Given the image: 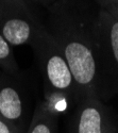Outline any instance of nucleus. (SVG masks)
<instances>
[{"mask_svg":"<svg viewBox=\"0 0 118 133\" xmlns=\"http://www.w3.org/2000/svg\"><path fill=\"white\" fill-rule=\"evenodd\" d=\"M96 25L82 13L78 0H59L47 8L44 26L67 60L82 99L95 96L98 76Z\"/></svg>","mask_w":118,"mask_h":133,"instance_id":"obj_1","label":"nucleus"},{"mask_svg":"<svg viewBox=\"0 0 118 133\" xmlns=\"http://www.w3.org/2000/svg\"><path fill=\"white\" fill-rule=\"evenodd\" d=\"M31 46L44 81L45 101L59 115L67 110L71 100L79 98L77 83L60 46L45 26L39 30Z\"/></svg>","mask_w":118,"mask_h":133,"instance_id":"obj_2","label":"nucleus"},{"mask_svg":"<svg viewBox=\"0 0 118 133\" xmlns=\"http://www.w3.org/2000/svg\"><path fill=\"white\" fill-rule=\"evenodd\" d=\"M43 26L24 0L0 3V33L12 46L32 45Z\"/></svg>","mask_w":118,"mask_h":133,"instance_id":"obj_3","label":"nucleus"},{"mask_svg":"<svg viewBox=\"0 0 118 133\" xmlns=\"http://www.w3.org/2000/svg\"><path fill=\"white\" fill-rule=\"evenodd\" d=\"M9 76L4 74L0 78V117L24 133L23 125L27 111L25 96Z\"/></svg>","mask_w":118,"mask_h":133,"instance_id":"obj_4","label":"nucleus"},{"mask_svg":"<svg viewBox=\"0 0 118 133\" xmlns=\"http://www.w3.org/2000/svg\"><path fill=\"white\" fill-rule=\"evenodd\" d=\"M101 103L95 96L82 99L73 116L70 133H105V121Z\"/></svg>","mask_w":118,"mask_h":133,"instance_id":"obj_5","label":"nucleus"},{"mask_svg":"<svg viewBox=\"0 0 118 133\" xmlns=\"http://www.w3.org/2000/svg\"><path fill=\"white\" fill-rule=\"evenodd\" d=\"M98 49H103L118 71V20L106 11L99 15L96 25Z\"/></svg>","mask_w":118,"mask_h":133,"instance_id":"obj_6","label":"nucleus"},{"mask_svg":"<svg viewBox=\"0 0 118 133\" xmlns=\"http://www.w3.org/2000/svg\"><path fill=\"white\" fill-rule=\"evenodd\" d=\"M58 117L45 100L41 101L36 105L26 133H57Z\"/></svg>","mask_w":118,"mask_h":133,"instance_id":"obj_7","label":"nucleus"},{"mask_svg":"<svg viewBox=\"0 0 118 133\" xmlns=\"http://www.w3.org/2000/svg\"><path fill=\"white\" fill-rule=\"evenodd\" d=\"M12 45L0 33V68L10 76H15L18 70V64L14 57Z\"/></svg>","mask_w":118,"mask_h":133,"instance_id":"obj_8","label":"nucleus"},{"mask_svg":"<svg viewBox=\"0 0 118 133\" xmlns=\"http://www.w3.org/2000/svg\"><path fill=\"white\" fill-rule=\"evenodd\" d=\"M0 133H21V132L0 117Z\"/></svg>","mask_w":118,"mask_h":133,"instance_id":"obj_9","label":"nucleus"},{"mask_svg":"<svg viewBox=\"0 0 118 133\" xmlns=\"http://www.w3.org/2000/svg\"><path fill=\"white\" fill-rule=\"evenodd\" d=\"M106 12L110 13L115 19L118 20V0H112L111 3L108 6Z\"/></svg>","mask_w":118,"mask_h":133,"instance_id":"obj_10","label":"nucleus"},{"mask_svg":"<svg viewBox=\"0 0 118 133\" xmlns=\"http://www.w3.org/2000/svg\"><path fill=\"white\" fill-rule=\"evenodd\" d=\"M24 1L29 5V3H33V4H39L41 6L48 8L54 2L59 1V0H24Z\"/></svg>","mask_w":118,"mask_h":133,"instance_id":"obj_11","label":"nucleus"},{"mask_svg":"<svg viewBox=\"0 0 118 133\" xmlns=\"http://www.w3.org/2000/svg\"><path fill=\"white\" fill-rule=\"evenodd\" d=\"M99 1L103 4V6H106V8H108V6H109V4L111 3L112 0H99Z\"/></svg>","mask_w":118,"mask_h":133,"instance_id":"obj_12","label":"nucleus"},{"mask_svg":"<svg viewBox=\"0 0 118 133\" xmlns=\"http://www.w3.org/2000/svg\"><path fill=\"white\" fill-rule=\"evenodd\" d=\"M11 1H16V0H0V3L1 2H11Z\"/></svg>","mask_w":118,"mask_h":133,"instance_id":"obj_13","label":"nucleus"}]
</instances>
